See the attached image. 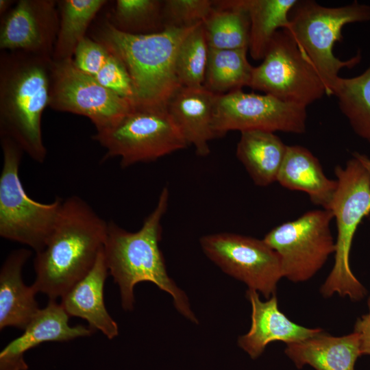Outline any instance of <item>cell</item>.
<instances>
[{"instance_id":"cell-7","label":"cell","mask_w":370,"mask_h":370,"mask_svg":"<svg viewBox=\"0 0 370 370\" xmlns=\"http://www.w3.org/2000/svg\"><path fill=\"white\" fill-rule=\"evenodd\" d=\"M3 163L0 175V236L42 251L58 221L63 199L40 203L26 193L19 177L23 150L1 138Z\"/></svg>"},{"instance_id":"cell-9","label":"cell","mask_w":370,"mask_h":370,"mask_svg":"<svg viewBox=\"0 0 370 370\" xmlns=\"http://www.w3.org/2000/svg\"><path fill=\"white\" fill-rule=\"evenodd\" d=\"M249 87L306 108L328 95L319 72L285 29L275 33L262 63L254 67Z\"/></svg>"},{"instance_id":"cell-25","label":"cell","mask_w":370,"mask_h":370,"mask_svg":"<svg viewBox=\"0 0 370 370\" xmlns=\"http://www.w3.org/2000/svg\"><path fill=\"white\" fill-rule=\"evenodd\" d=\"M247 51L209 48L203 87L220 95L249 86L254 66L248 61Z\"/></svg>"},{"instance_id":"cell-30","label":"cell","mask_w":370,"mask_h":370,"mask_svg":"<svg viewBox=\"0 0 370 370\" xmlns=\"http://www.w3.org/2000/svg\"><path fill=\"white\" fill-rule=\"evenodd\" d=\"M213 1L165 0L162 2L164 27L190 28L202 22L210 14Z\"/></svg>"},{"instance_id":"cell-11","label":"cell","mask_w":370,"mask_h":370,"mask_svg":"<svg viewBox=\"0 0 370 370\" xmlns=\"http://www.w3.org/2000/svg\"><path fill=\"white\" fill-rule=\"evenodd\" d=\"M306 108L287 103L267 94L242 90L217 95L213 115L216 138L230 131L261 130L303 134Z\"/></svg>"},{"instance_id":"cell-29","label":"cell","mask_w":370,"mask_h":370,"mask_svg":"<svg viewBox=\"0 0 370 370\" xmlns=\"http://www.w3.org/2000/svg\"><path fill=\"white\" fill-rule=\"evenodd\" d=\"M208 51L209 47L202 22L188 34L177 53L176 74L182 86L203 87Z\"/></svg>"},{"instance_id":"cell-35","label":"cell","mask_w":370,"mask_h":370,"mask_svg":"<svg viewBox=\"0 0 370 370\" xmlns=\"http://www.w3.org/2000/svg\"><path fill=\"white\" fill-rule=\"evenodd\" d=\"M12 0H0V14L5 15L11 8L13 4Z\"/></svg>"},{"instance_id":"cell-14","label":"cell","mask_w":370,"mask_h":370,"mask_svg":"<svg viewBox=\"0 0 370 370\" xmlns=\"http://www.w3.org/2000/svg\"><path fill=\"white\" fill-rule=\"evenodd\" d=\"M53 0H19L1 18L0 49L52 58L59 25Z\"/></svg>"},{"instance_id":"cell-34","label":"cell","mask_w":370,"mask_h":370,"mask_svg":"<svg viewBox=\"0 0 370 370\" xmlns=\"http://www.w3.org/2000/svg\"><path fill=\"white\" fill-rule=\"evenodd\" d=\"M353 156L360 161V162L363 165L370 175V158L366 155L358 152H354Z\"/></svg>"},{"instance_id":"cell-17","label":"cell","mask_w":370,"mask_h":370,"mask_svg":"<svg viewBox=\"0 0 370 370\" xmlns=\"http://www.w3.org/2000/svg\"><path fill=\"white\" fill-rule=\"evenodd\" d=\"M215 95L204 87H180L166 104L167 111L188 145L200 156L210 152L209 142L215 138L213 115Z\"/></svg>"},{"instance_id":"cell-19","label":"cell","mask_w":370,"mask_h":370,"mask_svg":"<svg viewBox=\"0 0 370 370\" xmlns=\"http://www.w3.org/2000/svg\"><path fill=\"white\" fill-rule=\"evenodd\" d=\"M32 251L27 249L13 251L0 271V329L15 327L25 330L40 308L35 299L32 285L22 279V269Z\"/></svg>"},{"instance_id":"cell-28","label":"cell","mask_w":370,"mask_h":370,"mask_svg":"<svg viewBox=\"0 0 370 370\" xmlns=\"http://www.w3.org/2000/svg\"><path fill=\"white\" fill-rule=\"evenodd\" d=\"M163 1L117 0L108 20L119 31L149 34L162 31Z\"/></svg>"},{"instance_id":"cell-18","label":"cell","mask_w":370,"mask_h":370,"mask_svg":"<svg viewBox=\"0 0 370 370\" xmlns=\"http://www.w3.org/2000/svg\"><path fill=\"white\" fill-rule=\"evenodd\" d=\"M108 274L103 248L92 269L61 297L60 304L70 317L86 320L90 328L113 339L119 334V327L109 314L103 299Z\"/></svg>"},{"instance_id":"cell-26","label":"cell","mask_w":370,"mask_h":370,"mask_svg":"<svg viewBox=\"0 0 370 370\" xmlns=\"http://www.w3.org/2000/svg\"><path fill=\"white\" fill-rule=\"evenodd\" d=\"M106 0H63L58 1L60 25L52 60L72 59L78 43L86 37L88 26L106 4Z\"/></svg>"},{"instance_id":"cell-23","label":"cell","mask_w":370,"mask_h":370,"mask_svg":"<svg viewBox=\"0 0 370 370\" xmlns=\"http://www.w3.org/2000/svg\"><path fill=\"white\" fill-rule=\"evenodd\" d=\"M209 48L248 49L250 22L241 0L213 1V8L203 22Z\"/></svg>"},{"instance_id":"cell-3","label":"cell","mask_w":370,"mask_h":370,"mask_svg":"<svg viewBox=\"0 0 370 370\" xmlns=\"http://www.w3.org/2000/svg\"><path fill=\"white\" fill-rule=\"evenodd\" d=\"M51 58L3 51L0 58V136L42 163V116L49 107Z\"/></svg>"},{"instance_id":"cell-12","label":"cell","mask_w":370,"mask_h":370,"mask_svg":"<svg viewBox=\"0 0 370 370\" xmlns=\"http://www.w3.org/2000/svg\"><path fill=\"white\" fill-rule=\"evenodd\" d=\"M206 256L223 272L269 299L283 278L278 254L264 240L233 233H218L200 239Z\"/></svg>"},{"instance_id":"cell-21","label":"cell","mask_w":370,"mask_h":370,"mask_svg":"<svg viewBox=\"0 0 370 370\" xmlns=\"http://www.w3.org/2000/svg\"><path fill=\"white\" fill-rule=\"evenodd\" d=\"M277 182L307 193L313 204L328 210L337 188V181L327 177L319 160L300 145L287 146Z\"/></svg>"},{"instance_id":"cell-16","label":"cell","mask_w":370,"mask_h":370,"mask_svg":"<svg viewBox=\"0 0 370 370\" xmlns=\"http://www.w3.org/2000/svg\"><path fill=\"white\" fill-rule=\"evenodd\" d=\"M70 316L56 299H49L27 325L24 332L10 342L0 352V370H27L24 355L28 350L47 341H68L91 335L89 327L71 326Z\"/></svg>"},{"instance_id":"cell-32","label":"cell","mask_w":370,"mask_h":370,"mask_svg":"<svg viewBox=\"0 0 370 370\" xmlns=\"http://www.w3.org/2000/svg\"><path fill=\"white\" fill-rule=\"evenodd\" d=\"M109 55L110 51L103 45L86 36L78 43L72 60L77 69L94 77L104 65Z\"/></svg>"},{"instance_id":"cell-5","label":"cell","mask_w":370,"mask_h":370,"mask_svg":"<svg viewBox=\"0 0 370 370\" xmlns=\"http://www.w3.org/2000/svg\"><path fill=\"white\" fill-rule=\"evenodd\" d=\"M334 173L337 188L330 208L337 228L334 263L320 293L325 298L336 294L358 301L367 291L353 273L349 257L357 228L370 214V175L354 156L345 166H336Z\"/></svg>"},{"instance_id":"cell-4","label":"cell","mask_w":370,"mask_h":370,"mask_svg":"<svg viewBox=\"0 0 370 370\" xmlns=\"http://www.w3.org/2000/svg\"><path fill=\"white\" fill-rule=\"evenodd\" d=\"M194 27H169L156 33L135 35L119 31L106 18L94 39L125 64L134 87V106L166 107L182 86L176 74V57L180 45Z\"/></svg>"},{"instance_id":"cell-22","label":"cell","mask_w":370,"mask_h":370,"mask_svg":"<svg viewBox=\"0 0 370 370\" xmlns=\"http://www.w3.org/2000/svg\"><path fill=\"white\" fill-rule=\"evenodd\" d=\"M236 156L256 185L277 182L287 146L273 132L250 130L241 132Z\"/></svg>"},{"instance_id":"cell-27","label":"cell","mask_w":370,"mask_h":370,"mask_svg":"<svg viewBox=\"0 0 370 370\" xmlns=\"http://www.w3.org/2000/svg\"><path fill=\"white\" fill-rule=\"evenodd\" d=\"M332 95L336 97L339 109L354 132L370 142V65L356 77H338Z\"/></svg>"},{"instance_id":"cell-20","label":"cell","mask_w":370,"mask_h":370,"mask_svg":"<svg viewBox=\"0 0 370 370\" xmlns=\"http://www.w3.org/2000/svg\"><path fill=\"white\" fill-rule=\"evenodd\" d=\"M284 353L297 368L310 365L316 370H355L361 356L358 334L333 336L323 330L303 341L286 344Z\"/></svg>"},{"instance_id":"cell-33","label":"cell","mask_w":370,"mask_h":370,"mask_svg":"<svg viewBox=\"0 0 370 370\" xmlns=\"http://www.w3.org/2000/svg\"><path fill=\"white\" fill-rule=\"evenodd\" d=\"M367 306L368 312L357 319L354 329L359 336L361 356H370V296Z\"/></svg>"},{"instance_id":"cell-15","label":"cell","mask_w":370,"mask_h":370,"mask_svg":"<svg viewBox=\"0 0 370 370\" xmlns=\"http://www.w3.org/2000/svg\"><path fill=\"white\" fill-rule=\"evenodd\" d=\"M246 297L251 306V327L247 333L239 336L238 345L252 359L258 358L271 342L298 343L323 330L306 328L290 320L280 310L276 295L262 301L258 292L247 289Z\"/></svg>"},{"instance_id":"cell-8","label":"cell","mask_w":370,"mask_h":370,"mask_svg":"<svg viewBox=\"0 0 370 370\" xmlns=\"http://www.w3.org/2000/svg\"><path fill=\"white\" fill-rule=\"evenodd\" d=\"M92 138L105 149V159L119 157L123 168L154 161L188 145L166 107L134 106Z\"/></svg>"},{"instance_id":"cell-2","label":"cell","mask_w":370,"mask_h":370,"mask_svg":"<svg viewBox=\"0 0 370 370\" xmlns=\"http://www.w3.org/2000/svg\"><path fill=\"white\" fill-rule=\"evenodd\" d=\"M169 197V190L164 187L155 208L136 232H128L109 221L103 246L105 260L109 274L119 286L124 310L134 308V286L141 282H150L172 297L174 306L181 314L198 323L186 293L169 276L159 247L161 221L167 209Z\"/></svg>"},{"instance_id":"cell-31","label":"cell","mask_w":370,"mask_h":370,"mask_svg":"<svg viewBox=\"0 0 370 370\" xmlns=\"http://www.w3.org/2000/svg\"><path fill=\"white\" fill-rule=\"evenodd\" d=\"M94 77L101 86L126 99L134 106L135 90L132 78L117 56L110 51L106 63Z\"/></svg>"},{"instance_id":"cell-10","label":"cell","mask_w":370,"mask_h":370,"mask_svg":"<svg viewBox=\"0 0 370 370\" xmlns=\"http://www.w3.org/2000/svg\"><path fill=\"white\" fill-rule=\"evenodd\" d=\"M328 210L308 211L269 232L264 241L279 256L283 278L293 282L311 279L336 250Z\"/></svg>"},{"instance_id":"cell-1","label":"cell","mask_w":370,"mask_h":370,"mask_svg":"<svg viewBox=\"0 0 370 370\" xmlns=\"http://www.w3.org/2000/svg\"><path fill=\"white\" fill-rule=\"evenodd\" d=\"M108 225L79 196L63 199L56 226L34 260L36 291L61 298L85 277L103 248Z\"/></svg>"},{"instance_id":"cell-24","label":"cell","mask_w":370,"mask_h":370,"mask_svg":"<svg viewBox=\"0 0 370 370\" xmlns=\"http://www.w3.org/2000/svg\"><path fill=\"white\" fill-rule=\"evenodd\" d=\"M297 0H241L250 22L248 50L255 60L264 58L275 33L287 29Z\"/></svg>"},{"instance_id":"cell-13","label":"cell","mask_w":370,"mask_h":370,"mask_svg":"<svg viewBox=\"0 0 370 370\" xmlns=\"http://www.w3.org/2000/svg\"><path fill=\"white\" fill-rule=\"evenodd\" d=\"M49 107L86 116L99 130L112 125L134 106L77 69L72 59H68L53 60Z\"/></svg>"},{"instance_id":"cell-6","label":"cell","mask_w":370,"mask_h":370,"mask_svg":"<svg viewBox=\"0 0 370 370\" xmlns=\"http://www.w3.org/2000/svg\"><path fill=\"white\" fill-rule=\"evenodd\" d=\"M286 29L314 66L328 90L332 89L344 67L352 69L362 58L360 51L341 60L334 54V47L342 38L348 23L370 22V5L358 1L340 7H325L312 0L297 1L290 12Z\"/></svg>"}]
</instances>
